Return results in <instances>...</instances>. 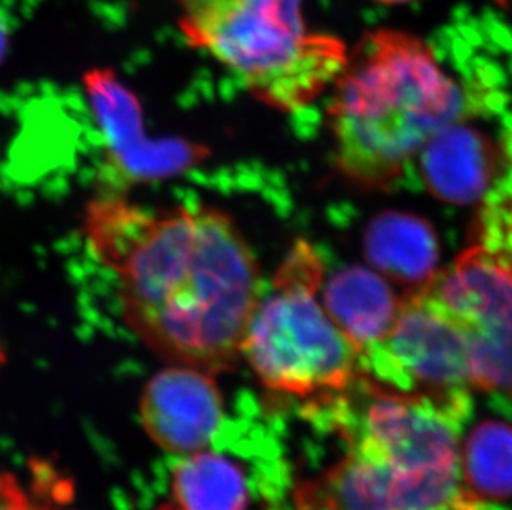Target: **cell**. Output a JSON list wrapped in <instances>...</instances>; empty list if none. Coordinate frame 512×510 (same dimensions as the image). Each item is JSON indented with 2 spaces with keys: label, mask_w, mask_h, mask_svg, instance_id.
Instances as JSON below:
<instances>
[{
  "label": "cell",
  "mask_w": 512,
  "mask_h": 510,
  "mask_svg": "<svg viewBox=\"0 0 512 510\" xmlns=\"http://www.w3.org/2000/svg\"><path fill=\"white\" fill-rule=\"evenodd\" d=\"M88 97L92 98L98 118L107 131L115 150V164L126 169V176H161L179 173L208 156L203 146L184 141L163 148L151 145L140 131V105L115 75L105 70L88 73Z\"/></svg>",
  "instance_id": "obj_11"
},
{
  "label": "cell",
  "mask_w": 512,
  "mask_h": 510,
  "mask_svg": "<svg viewBox=\"0 0 512 510\" xmlns=\"http://www.w3.org/2000/svg\"><path fill=\"white\" fill-rule=\"evenodd\" d=\"M297 510H397L393 467L343 454L319 476L295 487Z\"/></svg>",
  "instance_id": "obj_14"
},
{
  "label": "cell",
  "mask_w": 512,
  "mask_h": 510,
  "mask_svg": "<svg viewBox=\"0 0 512 510\" xmlns=\"http://www.w3.org/2000/svg\"><path fill=\"white\" fill-rule=\"evenodd\" d=\"M420 290L463 330L474 390L512 405L511 255L476 244Z\"/></svg>",
  "instance_id": "obj_6"
},
{
  "label": "cell",
  "mask_w": 512,
  "mask_h": 510,
  "mask_svg": "<svg viewBox=\"0 0 512 510\" xmlns=\"http://www.w3.org/2000/svg\"><path fill=\"white\" fill-rule=\"evenodd\" d=\"M479 244L512 257V161L484 198L478 221Z\"/></svg>",
  "instance_id": "obj_16"
},
{
  "label": "cell",
  "mask_w": 512,
  "mask_h": 510,
  "mask_svg": "<svg viewBox=\"0 0 512 510\" xmlns=\"http://www.w3.org/2000/svg\"><path fill=\"white\" fill-rule=\"evenodd\" d=\"M324 280L315 247L295 242L257 302L241 357L269 390L310 398L343 390L357 378V348L317 300Z\"/></svg>",
  "instance_id": "obj_4"
},
{
  "label": "cell",
  "mask_w": 512,
  "mask_h": 510,
  "mask_svg": "<svg viewBox=\"0 0 512 510\" xmlns=\"http://www.w3.org/2000/svg\"><path fill=\"white\" fill-rule=\"evenodd\" d=\"M83 232L115 275L126 325L151 352L211 375L234 370L264 282L231 217L103 196L88 204Z\"/></svg>",
  "instance_id": "obj_1"
},
{
  "label": "cell",
  "mask_w": 512,
  "mask_h": 510,
  "mask_svg": "<svg viewBox=\"0 0 512 510\" xmlns=\"http://www.w3.org/2000/svg\"><path fill=\"white\" fill-rule=\"evenodd\" d=\"M476 510H504V509H493V507H478V506H476Z\"/></svg>",
  "instance_id": "obj_20"
},
{
  "label": "cell",
  "mask_w": 512,
  "mask_h": 510,
  "mask_svg": "<svg viewBox=\"0 0 512 510\" xmlns=\"http://www.w3.org/2000/svg\"><path fill=\"white\" fill-rule=\"evenodd\" d=\"M5 363V353L4 348H2V343H0V368L4 366Z\"/></svg>",
  "instance_id": "obj_18"
},
{
  "label": "cell",
  "mask_w": 512,
  "mask_h": 510,
  "mask_svg": "<svg viewBox=\"0 0 512 510\" xmlns=\"http://www.w3.org/2000/svg\"><path fill=\"white\" fill-rule=\"evenodd\" d=\"M158 510H178L174 507L173 502L170 501V504H165V506H161Z\"/></svg>",
  "instance_id": "obj_19"
},
{
  "label": "cell",
  "mask_w": 512,
  "mask_h": 510,
  "mask_svg": "<svg viewBox=\"0 0 512 510\" xmlns=\"http://www.w3.org/2000/svg\"><path fill=\"white\" fill-rule=\"evenodd\" d=\"M188 44L209 53L252 97L292 113L312 105L348 62L345 45L310 32L302 0H179Z\"/></svg>",
  "instance_id": "obj_3"
},
{
  "label": "cell",
  "mask_w": 512,
  "mask_h": 510,
  "mask_svg": "<svg viewBox=\"0 0 512 510\" xmlns=\"http://www.w3.org/2000/svg\"><path fill=\"white\" fill-rule=\"evenodd\" d=\"M416 159L436 199L466 206L486 198L503 173L506 153L484 131L459 120L438 131Z\"/></svg>",
  "instance_id": "obj_9"
},
{
  "label": "cell",
  "mask_w": 512,
  "mask_h": 510,
  "mask_svg": "<svg viewBox=\"0 0 512 510\" xmlns=\"http://www.w3.org/2000/svg\"><path fill=\"white\" fill-rule=\"evenodd\" d=\"M368 380L388 390L453 400L473 390L463 330L418 290L403 299L383 342L358 355Z\"/></svg>",
  "instance_id": "obj_7"
},
{
  "label": "cell",
  "mask_w": 512,
  "mask_h": 510,
  "mask_svg": "<svg viewBox=\"0 0 512 510\" xmlns=\"http://www.w3.org/2000/svg\"><path fill=\"white\" fill-rule=\"evenodd\" d=\"M483 395L461 429L459 479L476 506L512 510V405Z\"/></svg>",
  "instance_id": "obj_10"
},
{
  "label": "cell",
  "mask_w": 512,
  "mask_h": 510,
  "mask_svg": "<svg viewBox=\"0 0 512 510\" xmlns=\"http://www.w3.org/2000/svg\"><path fill=\"white\" fill-rule=\"evenodd\" d=\"M140 414L146 434L178 456L213 446L229 423L214 375L181 365H171L146 383Z\"/></svg>",
  "instance_id": "obj_8"
},
{
  "label": "cell",
  "mask_w": 512,
  "mask_h": 510,
  "mask_svg": "<svg viewBox=\"0 0 512 510\" xmlns=\"http://www.w3.org/2000/svg\"><path fill=\"white\" fill-rule=\"evenodd\" d=\"M322 292L325 312L358 355L388 337L403 305L383 275L362 265L337 270Z\"/></svg>",
  "instance_id": "obj_12"
},
{
  "label": "cell",
  "mask_w": 512,
  "mask_h": 510,
  "mask_svg": "<svg viewBox=\"0 0 512 510\" xmlns=\"http://www.w3.org/2000/svg\"><path fill=\"white\" fill-rule=\"evenodd\" d=\"M378 2H383V4H405V2H411V0H378Z\"/></svg>",
  "instance_id": "obj_17"
},
{
  "label": "cell",
  "mask_w": 512,
  "mask_h": 510,
  "mask_svg": "<svg viewBox=\"0 0 512 510\" xmlns=\"http://www.w3.org/2000/svg\"><path fill=\"white\" fill-rule=\"evenodd\" d=\"M70 491L50 466L34 467V477L25 486L12 472H0V510H72Z\"/></svg>",
  "instance_id": "obj_15"
},
{
  "label": "cell",
  "mask_w": 512,
  "mask_h": 510,
  "mask_svg": "<svg viewBox=\"0 0 512 510\" xmlns=\"http://www.w3.org/2000/svg\"><path fill=\"white\" fill-rule=\"evenodd\" d=\"M334 83L335 164L360 188H392L438 131L466 115L461 87L433 50L397 30L368 35Z\"/></svg>",
  "instance_id": "obj_2"
},
{
  "label": "cell",
  "mask_w": 512,
  "mask_h": 510,
  "mask_svg": "<svg viewBox=\"0 0 512 510\" xmlns=\"http://www.w3.org/2000/svg\"><path fill=\"white\" fill-rule=\"evenodd\" d=\"M241 418L219 436V449L186 454L171 479L178 510H297L289 414L244 401Z\"/></svg>",
  "instance_id": "obj_5"
},
{
  "label": "cell",
  "mask_w": 512,
  "mask_h": 510,
  "mask_svg": "<svg viewBox=\"0 0 512 510\" xmlns=\"http://www.w3.org/2000/svg\"><path fill=\"white\" fill-rule=\"evenodd\" d=\"M368 264L385 279L411 290L438 274L440 246L430 222L408 212L388 211L368 222L363 237Z\"/></svg>",
  "instance_id": "obj_13"
}]
</instances>
